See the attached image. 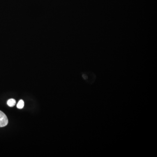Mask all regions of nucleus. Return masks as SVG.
I'll return each instance as SVG.
<instances>
[{"label":"nucleus","mask_w":157,"mask_h":157,"mask_svg":"<svg viewBox=\"0 0 157 157\" xmlns=\"http://www.w3.org/2000/svg\"><path fill=\"white\" fill-rule=\"evenodd\" d=\"M24 102L22 99H21L17 105V107L18 109H21L24 108Z\"/></svg>","instance_id":"3"},{"label":"nucleus","mask_w":157,"mask_h":157,"mask_svg":"<svg viewBox=\"0 0 157 157\" xmlns=\"http://www.w3.org/2000/svg\"><path fill=\"white\" fill-rule=\"evenodd\" d=\"M8 119L4 113L0 110V127H5L8 124Z\"/></svg>","instance_id":"1"},{"label":"nucleus","mask_w":157,"mask_h":157,"mask_svg":"<svg viewBox=\"0 0 157 157\" xmlns=\"http://www.w3.org/2000/svg\"><path fill=\"white\" fill-rule=\"evenodd\" d=\"M16 103V101L15 99H11L8 101L7 102V104L8 105V106L10 107H13L15 105Z\"/></svg>","instance_id":"2"}]
</instances>
